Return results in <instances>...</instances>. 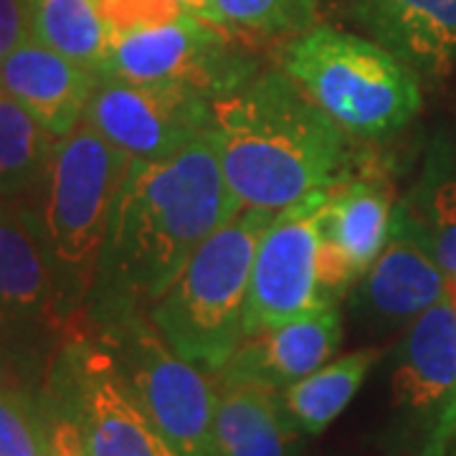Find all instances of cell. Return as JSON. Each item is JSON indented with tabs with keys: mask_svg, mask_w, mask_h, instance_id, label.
Here are the masks:
<instances>
[{
	"mask_svg": "<svg viewBox=\"0 0 456 456\" xmlns=\"http://www.w3.org/2000/svg\"><path fill=\"white\" fill-rule=\"evenodd\" d=\"M449 294V277L434 256L421 226L395 208L393 239L365 272L360 307L383 325H411Z\"/></svg>",
	"mask_w": 456,
	"mask_h": 456,
	"instance_id": "4fadbf2b",
	"label": "cell"
},
{
	"mask_svg": "<svg viewBox=\"0 0 456 456\" xmlns=\"http://www.w3.org/2000/svg\"><path fill=\"white\" fill-rule=\"evenodd\" d=\"M279 61L347 134L388 137L421 110L419 74L373 38L317 26L294 36Z\"/></svg>",
	"mask_w": 456,
	"mask_h": 456,
	"instance_id": "5b68a950",
	"label": "cell"
},
{
	"mask_svg": "<svg viewBox=\"0 0 456 456\" xmlns=\"http://www.w3.org/2000/svg\"><path fill=\"white\" fill-rule=\"evenodd\" d=\"M64 307L38 228L0 216V322H49Z\"/></svg>",
	"mask_w": 456,
	"mask_h": 456,
	"instance_id": "ac0fdd59",
	"label": "cell"
},
{
	"mask_svg": "<svg viewBox=\"0 0 456 456\" xmlns=\"http://www.w3.org/2000/svg\"><path fill=\"white\" fill-rule=\"evenodd\" d=\"M74 406L89 456H180L107 350H74Z\"/></svg>",
	"mask_w": 456,
	"mask_h": 456,
	"instance_id": "7c38bea8",
	"label": "cell"
},
{
	"mask_svg": "<svg viewBox=\"0 0 456 456\" xmlns=\"http://www.w3.org/2000/svg\"><path fill=\"white\" fill-rule=\"evenodd\" d=\"M46 456H66V449L61 446V441L53 439V434H51V452Z\"/></svg>",
	"mask_w": 456,
	"mask_h": 456,
	"instance_id": "f546056e",
	"label": "cell"
},
{
	"mask_svg": "<svg viewBox=\"0 0 456 456\" xmlns=\"http://www.w3.org/2000/svg\"><path fill=\"white\" fill-rule=\"evenodd\" d=\"M59 137L8 94L0 97V193L41 185Z\"/></svg>",
	"mask_w": 456,
	"mask_h": 456,
	"instance_id": "44dd1931",
	"label": "cell"
},
{
	"mask_svg": "<svg viewBox=\"0 0 456 456\" xmlns=\"http://www.w3.org/2000/svg\"><path fill=\"white\" fill-rule=\"evenodd\" d=\"M5 322H0V393L5 391H23V378L18 370L16 355L11 345L5 340Z\"/></svg>",
	"mask_w": 456,
	"mask_h": 456,
	"instance_id": "4316f807",
	"label": "cell"
},
{
	"mask_svg": "<svg viewBox=\"0 0 456 456\" xmlns=\"http://www.w3.org/2000/svg\"><path fill=\"white\" fill-rule=\"evenodd\" d=\"M340 342V312L338 307H327L292 322L246 335L233 358L216 378L248 380L272 391H284L330 362Z\"/></svg>",
	"mask_w": 456,
	"mask_h": 456,
	"instance_id": "9a60e30c",
	"label": "cell"
},
{
	"mask_svg": "<svg viewBox=\"0 0 456 456\" xmlns=\"http://www.w3.org/2000/svg\"><path fill=\"white\" fill-rule=\"evenodd\" d=\"M380 355V347H362L350 355L325 362L314 373L305 375L302 380L279 391L281 406L297 426V431L317 436L327 426L335 424V419L358 395L362 380L370 375Z\"/></svg>",
	"mask_w": 456,
	"mask_h": 456,
	"instance_id": "d6986e66",
	"label": "cell"
},
{
	"mask_svg": "<svg viewBox=\"0 0 456 456\" xmlns=\"http://www.w3.org/2000/svg\"><path fill=\"white\" fill-rule=\"evenodd\" d=\"M31 38V0H0V61Z\"/></svg>",
	"mask_w": 456,
	"mask_h": 456,
	"instance_id": "484cf974",
	"label": "cell"
},
{
	"mask_svg": "<svg viewBox=\"0 0 456 456\" xmlns=\"http://www.w3.org/2000/svg\"><path fill=\"white\" fill-rule=\"evenodd\" d=\"M213 132L241 208L279 213L347 175V132L284 71L213 99Z\"/></svg>",
	"mask_w": 456,
	"mask_h": 456,
	"instance_id": "7a4b0ae2",
	"label": "cell"
},
{
	"mask_svg": "<svg viewBox=\"0 0 456 456\" xmlns=\"http://www.w3.org/2000/svg\"><path fill=\"white\" fill-rule=\"evenodd\" d=\"M272 216L251 208L236 213L150 305V320L167 345L206 373H221L244 340L251 266Z\"/></svg>",
	"mask_w": 456,
	"mask_h": 456,
	"instance_id": "3957f363",
	"label": "cell"
},
{
	"mask_svg": "<svg viewBox=\"0 0 456 456\" xmlns=\"http://www.w3.org/2000/svg\"><path fill=\"white\" fill-rule=\"evenodd\" d=\"M51 434H53V439L61 441V446L66 449V456H89L86 446H84V436H82V431H79V426H77V421H69V419H64L61 424H56L53 428H51Z\"/></svg>",
	"mask_w": 456,
	"mask_h": 456,
	"instance_id": "83f0119b",
	"label": "cell"
},
{
	"mask_svg": "<svg viewBox=\"0 0 456 456\" xmlns=\"http://www.w3.org/2000/svg\"><path fill=\"white\" fill-rule=\"evenodd\" d=\"M317 0H211V23L254 36H299L310 31Z\"/></svg>",
	"mask_w": 456,
	"mask_h": 456,
	"instance_id": "7402d4cb",
	"label": "cell"
},
{
	"mask_svg": "<svg viewBox=\"0 0 456 456\" xmlns=\"http://www.w3.org/2000/svg\"><path fill=\"white\" fill-rule=\"evenodd\" d=\"M31 38L102 77L110 28L94 0H31Z\"/></svg>",
	"mask_w": 456,
	"mask_h": 456,
	"instance_id": "ffe728a7",
	"label": "cell"
},
{
	"mask_svg": "<svg viewBox=\"0 0 456 456\" xmlns=\"http://www.w3.org/2000/svg\"><path fill=\"white\" fill-rule=\"evenodd\" d=\"M84 122L132 160H160L213 130L211 99L178 84L97 77Z\"/></svg>",
	"mask_w": 456,
	"mask_h": 456,
	"instance_id": "30bf717a",
	"label": "cell"
},
{
	"mask_svg": "<svg viewBox=\"0 0 456 456\" xmlns=\"http://www.w3.org/2000/svg\"><path fill=\"white\" fill-rule=\"evenodd\" d=\"M424 231V228H421ZM426 241L441 264L444 274L456 277V180H441L431 191L428 200V228Z\"/></svg>",
	"mask_w": 456,
	"mask_h": 456,
	"instance_id": "cb8c5ba5",
	"label": "cell"
},
{
	"mask_svg": "<svg viewBox=\"0 0 456 456\" xmlns=\"http://www.w3.org/2000/svg\"><path fill=\"white\" fill-rule=\"evenodd\" d=\"M327 191L274 213L264 228L248 279L246 335L335 307L322 294L317 274L320 211Z\"/></svg>",
	"mask_w": 456,
	"mask_h": 456,
	"instance_id": "9c48e42d",
	"label": "cell"
},
{
	"mask_svg": "<svg viewBox=\"0 0 456 456\" xmlns=\"http://www.w3.org/2000/svg\"><path fill=\"white\" fill-rule=\"evenodd\" d=\"M102 77L140 84H178L213 99L256 77V61L231 44L226 28L196 13L110 36Z\"/></svg>",
	"mask_w": 456,
	"mask_h": 456,
	"instance_id": "52a82bcc",
	"label": "cell"
},
{
	"mask_svg": "<svg viewBox=\"0 0 456 456\" xmlns=\"http://www.w3.org/2000/svg\"><path fill=\"white\" fill-rule=\"evenodd\" d=\"M391 403L416 456L446 454L456 439V305L449 294L408 325Z\"/></svg>",
	"mask_w": 456,
	"mask_h": 456,
	"instance_id": "ba28073f",
	"label": "cell"
},
{
	"mask_svg": "<svg viewBox=\"0 0 456 456\" xmlns=\"http://www.w3.org/2000/svg\"><path fill=\"white\" fill-rule=\"evenodd\" d=\"M239 211L213 130L160 160H132L102 256L119 314L152 305Z\"/></svg>",
	"mask_w": 456,
	"mask_h": 456,
	"instance_id": "6da1fadb",
	"label": "cell"
},
{
	"mask_svg": "<svg viewBox=\"0 0 456 456\" xmlns=\"http://www.w3.org/2000/svg\"><path fill=\"white\" fill-rule=\"evenodd\" d=\"M216 408V456H297L299 431L279 391L248 380H221Z\"/></svg>",
	"mask_w": 456,
	"mask_h": 456,
	"instance_id": "e0dca14e",
	"label": "cell"
},
{
	"mask_svg": "<svg viewBox=\"0 0 456 456\" xmlns=\"http://www.w3.org/2000/svg\"><path fill=\"white\" fill-rule=\"evenodd\" d=\"M449 297L454 299V305H456V277L449 279Z\"/></svg>",
	"mask_w": 456,
	"mask_h": 456,
	"instance_id": "4dcf8cb0",
	"label": "cell"
},
{
	"mask_svg": "<svg viewBox=\"0 0 456 456\" xmlns=\"http://www.w3.org/2000/svg\"><path fill=\"white\" fill-rule=\"evenodd\" d=\"M46 434L38 408L23 391L0 393V456H46Z\"/></svg>",
	"mask_w": 456,
	"mask_h": 456,
	"instance_id": "603a6c76",
	"label": "cell"
},
{
	"mask_svg": "<svg viewBox=\"0 0 456 456\" xmlns=\"http://www.w3.org/2000/svg\"><path fill=\"white\" fill-rule=\"evenodd\" d=\"M94 3L110 28V36L170 23L191 13L178 0H94Z\"/></svg>",
	"mask_w": 456,
	"mask_h": 456,
	"instance_id": "d4e9b609",
	"label": "cell"
},
{
	"mask_svg": "<svg viewBox=\"0 0 456 456\" xmlns=\"http://www.w3.org/2000/svg\"><path fill=\"white\" fill-rule=\"evenodd\" d=\"M130 165L127 152L84 119L56 142L41 180L38 236L64 302L86 294L97 277Z\"/></svg>",
	"mask_w": 456,
	"mask_h": 456,
	"instance_id": "277c9868",
	"label": "cell"
},
{
	"mask_svg": "<svg viewBox=\"0 0 456 456\" xmlns=\"http://www.w3.org/2000/svg\"><path fill=\"white\" fill-rule=\"evenodd\" d=\"M119 368L150 419L180 456H216L218 383L180 358L150 317L119 314L114 330Z\"/></svg>",
	"mask_w": 456,
	"mask_h": 456,
	"instance_id": "8992f818",
	"label": "cell"
},
{
	"mask_svg": "<svg viewBox=\"0 0 456 456\" xmlns=\"http://www.w3.org/2000/svg\"><path fill=\"white\" fill-rule=\"evenodd\" d=\"M3 94H5V92H3V86H0V97H3Z\"/></svg>",
	"mask_w": 456,
	"mask_h": 456,
	"instance_id": "1f68e13d",
	"label": "cell"
},
{
	"mask_svg": "<svg viewBox=\"0 0 456 456\" xmlns=\"http://www.w3.org/2000/svg\"><path fill=\"white\" fill-rule=\"evenodd\" d=\"M370 38L419 79L439 82L456 64V0H345Z\"/></svg>",
	"mask_w": 456,
	"mask_h": 456,
	"instance_id": "5bb4252c",
	"label": "cell"
},
{
	"mask_svg": "<svg viewBox=\"0 0 456 456\" xmlns=\"http://www.w3.org/2000/svg\"><path fill=\"white\" fill-rule=\"evenodd\" d=\"M97 74L28 38L0 61V86L46 127L64 137L84 119Z\"/></svg>",
	"mask_w": 456,
	"mask_h": 456,
	"instance_id": "2e32d148",
	"label": "cell"
},
{
	"mask_svg": "<svg viewBox=\"0 0 456 456\" xmlns=\"http://www.w3.org/2000/svg\"><path fill=\"white\" fill-rule=\"evenodd\" d=\"M178 3L180 5H185L191 13H196V16L211 20V0H178Z\"/></svg>",
	"mask_w": 456,
	"mask_h": 456,
	"instance_id": "f1b7e54d",
	"label": "cell"
},
{
	"mask_svg": "<svg viewBox=\"0 0 456 456\" xmlns=\"http://www.w3.org/2000/svg\"><path fill=\"white\" fill-rule=\"evenodd\" d=\"M391 185L375 173L345 175L327 191L320 211L317 274L327 302H338L393 239Z\"/></svg>",
	"mask_w": 456,
	"mask_h": 456,
	"instance_id": "8fae6325",
	"label": "cell"
}]
</instances>
